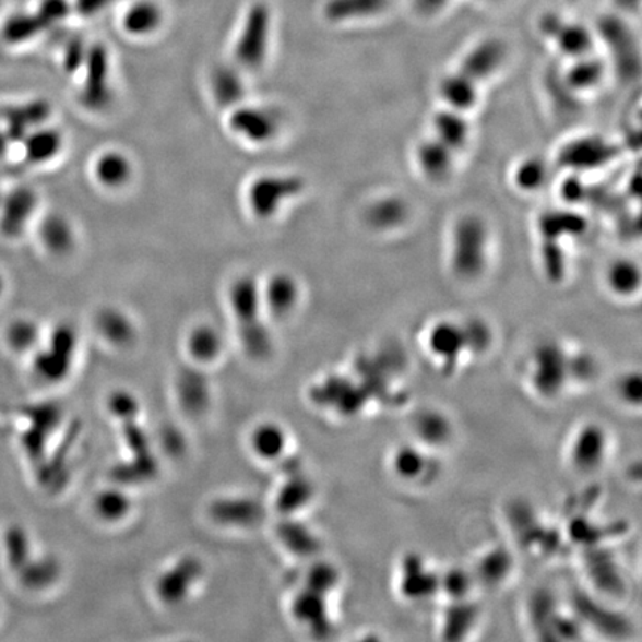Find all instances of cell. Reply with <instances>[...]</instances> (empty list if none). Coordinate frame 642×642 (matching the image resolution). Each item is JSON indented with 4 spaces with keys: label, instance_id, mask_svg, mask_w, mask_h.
<instances>
[{
    "label": "cell",
    "instance_id": "obj_13",
    "mask_svg": "<svg viewBox=\"0 0 642 642\" xmlns=\"http://www.w3.org/2000/svg\"><path fill=\"white\" fill-rule=\"evenodd\" d=\"M506 54L508 51L501 40L494 38L482 40L466 52L459 70L482 86L485 81L491 80L503 68Z\"/></svg>",
    "mask_w": 642,
    "mask_h": 642
},
{
    "label": "cell",
    "instance_id": "obj_32",
    "mask_svg": "<svg viewBox=\"0 0 642 642\" xmlns=\"http://www.w3.org/2000/svg\"><path fill=\"white\" fill-rule=\"evenodd\" d=\"M605 64L599 59L588 56L573 60V66L567 73V84L579 92H591L603 82Z\"/></svg>",
    "mask_w": 642,
    "mask_h": 642
},
{
    "label": "cell",
    "instance_id": "obj_43",
    "mask_svg": "<svg viewBox=\"0 0 642 642\" xmlns=\"http://www.w3.org/2000/svg\"><path fill=\"white\" fill-rule=\"evenodd\" d=\"M110 0H78V10L82 15H94L109 5Z\"/></svg>",
    "mask_w": 642,
    "mask_h": 642
},
{
    "label": "cell",
    "instance_id": "obj_14",
    "mask_svg": "<svg viewBox=\"0 0 642 642\" xmlns=\"http://www.w3.org/2000/svg\"><path fill=\"white\" fill-rule=\"evenodd\" d=\"M456 152L435 135L418 143L415 160L419 173L430 182L442 183L450 179L455 168Z\"/></svg>",
    "mask_w": 642,
    "mask_h": 642
},
{
    "label": "cell",
    "instance_id": "obj_6",
    "mask_svg": "<svg viewBox=\"0 0 642 642\" xmlns=\"http://www.w3.org/2000/svg\"><path fill=\"white\" fill-rule=\"evenodd\" d=\"M271 16L265 5H254L246 16L236 45V59L246 69L261 68L270 45Z\"/></svg>",
    "mask_w": 642,
    "mask_h": 642
},
{
    "label": "cell",
    "instance_id": "obj_35",
    "mask_svg": "<svg viewBox=\"0 0 642 642\" xmlns=\"http://www.w3.org/2000/svg\"><path fill=\"white\" fill-rule=\"evenodd\" d=\"M189 354L195 360L212 361L216 359L222 349V337L219 332L212 326H199L189 333L188 337Z\"/></svg>",
    "mask_w": 642,
    "mask_h": 642
},
{
    "label": "cell",
    "instance_id": "obj_29",
    "mask_svg": "<svg viewBox=\"0 0 642 642\" xmlns=\"http://www.w3.org/2000/svg\"><path fill=\"white\" fill-rule=\"evenodd\" d=\"M39 237L45 249L54 254H59V257L69 253L72 250L73 240H75L72 226L60 214L45 217L40 224Z\"/></svg>",
    "mask_w": 642,
    "mask_h": 642
},
{
    "label": "cell",
    "instance_id": "obj_46",
    "mask_svg": "<svg viewBox=\"0 0 642 642\" xmlns=\"http://www.w3.org/2000/svg\"><path fill=\"white\" fill-rule=\"evenodd\" d=\"M8 146H10V139H8L5 131L2 133V130H0V156L5 154Z\"/></svg>",
    "mask_w": 642,
    "mask_h": 642
},
{
    "label": "cell",
    "instance_id": "obj_36",
    "mask_svg": "<svg viewBox=\"0 0 642 642\" xmlns=\"http://www.w3.org/2000/svg\"><path fill=\"white\" fill-rule=\"evenodd\" d=\"M510 568H512V561H510L508 554L497 549L487 551L484 555V558L480 559L475 571H473V575H475L476 580L480 579L489 584H498L508 578Z\"/></svg>",
    "mask_w": 642,
    "mask_h": 642
},
{
    "label": "cell",
    "instance_id": "obj_48",
    "mask_svg": "<svg viewBox=\"0 0 642 642\" xmlns=\"http://www.w3.org/2000/svg\"><path fill=\"white\" fill-rule=\"evenodd\" d=\"M2 197H3L2 193H0V201H2Z\"/></svg>",
    "mask_w": 642,
    "mask_h": 642
},
{
    "label": "cell",
    "instance_id": "obj_39",
    "mask_svg": "<svg viewBox=\"0 0 642 642\" xmlns=\"http://www.w3.org/2000/svg\"><path fill=\"white\" fill-rule=\"evenodd\" d=\"M36 337H38V329L27 320L15 321V323L11 324L10 331H8L10 344L20 349L32 347Z\"/></svg>",
    "mask_w": 642,
    "mask_h": 642
},
{
    "label": "cell",
    "instance_id": "obj_26",
    "mask_svg": "<svg viewBox=\"0 0 642 642\" xmlns=\"http://www.w3.org/2000/svg\"><path fill=\"white\" fill-rule=\"evenodd\" d=\"M599 35L605 43L610 45L611 52L616 59L631 61L637 56L635 40L632 38V32L627 24L621 22L617 16L607 15L598 24Z\"/></svg>",
    "mask_w": 642,
    "mask_h": 642
},
{
    "label": "cell",
    "instance_id": "obj_3",
    "mask_svg": "<svg viewBox=\"0 0 642 642\" xmlns=\"http://www.w3.org/2000/svg\"><path fill=\"white\" fill-rule=\"evenodd\" d=\"M424 348L440 370L454 372L471 356L463 321H435L427 329Z\"/></svg>",
    "mask_w": 642,
    "mask_h": 642
},
{
    "label": "cell",
    "instance_id": "obj_33",
    "mask_svg": "<svg viewBox=\"0 0 642 642\" xmlns=\"http://www.w3.org/2000/svg\"><path fill=\"white\" fill-rule=\"evenodd\" d=\"M286 431L275 424H263L252 436L254 454L263 460H277L286 451Z\"/></svg>",
    "mask_w": 642,
    "mask_h": 642
},
{
    "label": "cell",
    "instance_id": "obj_10",
    "mask_svg": "<svg viewBox=\"0 0 642 642\" xmlns=\"http://www.w3.org/2000/svg\"><path fill=\"white\" fill-rule=\"evenodd\" d=\"M546 38L557 44L559 51L571 60L588 56L594 48V36L583 24L570 23L555 14H546L540 22Z\"/></svg>",
    "mask_w": 642,
    "mask_h": 642
},
{
    "label": "cell",
    "instance_id": "obj_41",
    "mask_svg": "<svg viewBox=\"0 0 642 642\" xmlns=\"http://www.w3.org/2000/svg\"><path fill=\"white\" fill-rule=\"evenodd\" d=\"M86 52H88V49H85V45H82L81 43H73L70 45L64 56L66 69H68L70 73L76 72L78 69H81L85 63Z\"/></svg>",
    "mask_w": 642,
    "mask_h": 642
},
{
    "label": "cell",
    "instance_id": "obj_23",
    "mask_svg": "<svg viewBox=\"0 0 642 642\" xmlns=\"http://www.w3.org/2000/svg\"><path fill=\"white\" fill-rule=\"evenodd\" d=\"M389 5L390 0H329L324 15L332 23L354 22L381 15Z\"/></svg>",
    "mask_w": 642,
    "mask_h": 642
},
{
    "label": "cell",
    "instance_id": "obj_25",
    "mask_svg": "<svg viewBox=\"0 0 642 642\" xmlns=\"http://www.w3.org/2000/svg\"><path fill=\"white\" fill-rule=\"evenodd\" d=\"M605 283H607L608 290L617 298H632L640 290V268L629 259H617L607 268Z\"/></svg>",
    "mask_w": 642,
    "mask_h": 642
},
{
    "label": "cell",
    "instance_id": "obj_47",
    "mask_svg": "<svg viewBox=\"0 0 642 642\" xmlns=\"http://www.w3.org/2000/svg\"><path fill=\"white\" fill-rule=\"evenodd\" d=\"M3 290H5V280H3V275L0 274V296L3 295Z\"/></svg>",
    "mask_w": 642,
    "mask_h": 642
},
{
    "label": "cell",
    "instance_id": "obj_18",
    "mask_svg": "<svg viewBox=\"0 0 642 642\" xmlns=\"http://www.w3.org/2000/svg\"><path fill=\"white\" fill-rule=\"evenodd\" d=\"M49 115H51V107L45 100H33L11 107L3 114L8 139L23 140L31 131L43 127Z\"/></svg>",
    "mask_w": 642,
    "mask_h": 642
},
{
    "label": "cell",
    "instance_id": "obj_5",
    "mask_svg": "<svg viewBox=\"0 0 642 642\" xmlns=\"http://www.w3.org/2000/svg\"><path fill=\"white\" fill-rule=\"evenodd\" d=\"M306 183L298 176L268 175L259 177L249 188L250 210L258 219L274 217L286 201L302 193Z\"/></svg>",
    "mask_w": 642,
    "mask_h": 642
},
{
    "label": "cell",
    "instance_id": "obj_9",
    "mask_svg": "<svg viewBox=\"0 0 642 642\" xmlns=\"http://www.w3.org/2000/svg\"><path fill=\"white\" fill-rule=\"evenodd\" d=\"M397 591L409 601L431 598L440 594V573L419 555H407L399 567Z\"/></svg>",
    "mask_w": 642,
    "mask_h": 642
},
{
    "label": "cell",
    "instance_id": "obj_31",
    "mask_svg": "<svg viewBox=\"0 0 642 642\" xmlns=\"http://www.w3.org/2000/svg\"><path fill=\"white\" fill-rule=\"evenodd\" d=\"M324 594L312 591L308 587L306 592H302L295 601V616L296 619L308 625V627L314 629L323 628L328 625L329 611L328 601Z\"/></svg>",
    "mask_w": 642,
    "mask_h": 642
},
{
    "label": "cell",
    "instance_id": "obj_40",
    "mask_svg": "<svg viewBox=\"0 0 642 642\" xmlns=\"http://www.w3.org/2000/svg\"><path fill=\"white\" fill-rule=\"evenodd\" d=\"M38 31V23L32 22V20L28 19H22L20 22H15L10 26L8 36H10L11 40H16V43H19V40H27L28 38H32V36L36 35Z\"/></svg>",
    "mask_w": 642,
    "mask_h": 642
},
{
    "label": "cell",
    "instance_id": "obj_16",
    "mask_svg": "<svg viewBox=\"0 0 642 642\" xmlns=\"http://www.w3.org/2000/svg\"><path fill=\"white\" fill-rule=\"evenodd\" d=\"M413 431L415 442L435 454L451 443L454 424L442 411L428 407L414 418Z\"/></svg>",
    "mask_w": 642,
    "mask_h": 642
},
{
    "label": "cell",
    "instance_id": "obj_2",
    "mask_svg": "<svg viewBox=\"0 0 642 642\" xmlns=\"http://www.w3.org/2000/svg\"><path fill=\"white\" fill-rule=\"evenodd\" d=\"M570 353L561 344L547 341L531 352L525 380L542 401H557L571 387Z\"/></svg>",
    "mask_w": 642,
    "mask_h": 642
},
{
    "label": "cell",
    "instance_id": "obj_42",
    "mask_svg": "<svg viewBox=\"0 0 642 642\" xmlns=\"http://www.w3.org/2000/svg\"><path fill=\"white\" fill-rule=\"evenodd\" d=\"M69 8L66 5L64 0H49L47 7H45V15L48 20H63L69 14Z\"/></svg>",
    "mask_w": 642,
    "mask_h": 642
},
{
    "label": "cell",
    "instance_id": "obj_27",
    "mask_svg": "<svg viewBox=\"0 0 642 642\" xmlns=\"http://www.w3.org/2000/svg\"><path fill=\"white\" fill-rule=\"evenodd\" d=\"M214 100L221 106L236 107L245 97V84L240 73L228 66L214 69L210 80Z\"/></svg>",
    "mask_w": 642,
    "mask_h": 642
},
{
    "label": "cell",
    "instance_id": "obj_38",
    "mask_svg": "<svg viewBox=\"0 0 642 642\" xmlns=\"http://www.w3.org/2000/svg\"><path fill=\"white\" fill-rule=\"evenodd\" d=\"M641 377L638 372H628L617 382V394L621 402L629 406H640L641 402Z\"/></svg>",
    "mask_w": 642,
    "mask_h": 642
},
{
    "label": "cell",
    "instance_id": "obj_21",
    "mask_svg": "<svg viewBox=\"0 0 642 642\" xmlns=\"http://www.w3.org/2000/svg\"><path fill=\"white\" fill-rule=\"evenodd\" d=\"M366 222L378 233L402 228L409 216V207L401 197L385 195L372 201L366 210Z\"/></svg>",
    "mask_w": 642,
    "mask_h": 642
},
{
    "label": "cell",
    "instance_id": "obj_15",
    "mask_svg": "<svg viewBox=\"0 0 642 642\" xmlns=\"http://www.w3.org/2000/svg\"><path fill=\"white\" fill-rule=\"evenodd\" d=\"M234 133L252 143H266L277 134L278 122L274 115L254 106H236L229 117Z\"/></svg>",
    "mask_w": 642,
    "mask_h": 642
},
{
    "label": "cell",
    "instance_id": "obj_4",
    "mask_svg": "<svg viewBox=\"0 0 642 642\" xmlns=\"http://www.w3.org/2000/svg\"><path fill=\"white\" fill-rule=\"evenodd\" d=\"M611 439L599 423H584L575 428L568 440L567 455L570 466L582 475L599 472L610 455Z\"/></svg>",
    "mask_w": 642,
    "mask_h": 642
},
{
    "label": "cell",
    "instance_id": "obj_22",
    "mask_svg": "<svg viewBox=\"0 0 642 642\" xmlns=\"http://www.w3.org/2000/svg\"><path fill=\"white\" fill-rule=\"evenodd\" d=\"M262 306L275 317L289 314L299 299L298 283L287 274H275L268 280L265 289H261Z\"/></svg>",
    "mask_w": 642,
    "mask_h": 642
},
{
    "label": "cell",
    "instance_id": "obj_30",
    "mask_svg": "<svg viewBox=\"0 0 642 642\" xmlns=\"http://www.w3.org/2000/svg\"><path fill=\"white\" fill-rule=\"evenodd\" d=\"M94 171H96L97 180L103 187L115 189L130 182L133 167H131L130 159L121 152L110 151L96 160Z\"/></svg>",
    "mask_w": 642,
    "mask_h": 642
},
{
    "label": "cell",
    "instance_id": "obj_11",
    "mask_svg": "<svg viewBox=\"0 0 642 642\" xmlns=\"http://www.w3.org/2000/svg\"><path fill=\"white\" fill-rule=\"evenodd\" d=\"M433 452L421 444L407 442L399 444L390 455V471L397 480L407 485H418L433 475Z\"/></svg>",
    "mask_w": 642,
    "mask_h": 642
},
{
    "label": "cell",
    "instance_id": "obj_44",
    "mask_svg": "<svg viewBox=\"0 0 642 642\" xmlns=\"http://www.w3.org/2000/svg\"><path fill=\"white\" fill-rule=\"evenodd\" d=\"M418 8L426 12H436L442 10L447 0H418Z\"/></svg>",
    "mask_w": 642,
    "mask_h": 642
},
{
    "label": "cell",
    "instance_id": "obj_17",
    "mask_svg": "<svg viewBox=\"0 0 642 642\" xmlns=\"http://www.w3.org/2000/svg\"><path fill=\"white\" fill-rule=\"evenodd\" d=\"M439 97L443 107L467 115L479 103L480 85L456 69L440 80Z\"/></svg>",
    "mask_w": 642,
    "mask_h": 642
},
{
    "label": "cell",
    "instance_id": "obj_12",
    "mask_svg": "<svg viewBox=\"0 0 642 642\" xmlns=\"http://www.w3.org/2000/svg\"><path fill=\"white\" fill-rule=\"evenodd\" d=\"M38 207V195L31 188H15L0 201V233L7 238L22 236Z\"/></svg>",
    "mask_w": 642,
    "mask_h": 642
},
{
    "label": "cell",
    "instance_id": "obj_24",
    "mask_svg": "<svg viewBox=\"0 0 642 642\" xmlns=\"http://www.w3.org/2000/svg\"><path fill=\"white\" fill-rule=\"evenodd\" d=\"M61 147H63V135L60 131L45 129L44 126L31 131L23 139L24 156L33 164L49 163L60 154Z\"/></svg>",
    "mask_w": 642,
    "mask_h": 642
},
{
    "label": "cell",
    "instance_id": "obj_28",
    "mask_svg": "<svg viewBox=\"0 0 642 642\" xmlns=\"http://www.w3.org/2000/svg\"><path fill=\"white\" fill-rule=\"evenodd\" d=\"M163 23V11L151 0H140L129 8L122 20V26L130 35L147 36L158 31Z\"/></svg>",
    "mask_w": 642,
    "mask_h": 642
},
{
    "label": "cell",
    "instance_id": "obj_34",
    "mask_svg": "<svg viewBox=\"0 0 642 642\" xmlns=\"http://www.w3.org/2000/svg\"><path fill=\"white\" fill-rule=\"evenodd\" d=\"M97 328L109 343L117 345L130 344L134 336L133 324L129 317L112 308L97 316Z\"/></svg>",
    "mask_w": 642,
    "mask_h": 642
},
{
    "label": "cell",
    "instance_id": "obj_8",
    "mask_svg": "<svg viewBox=\"0 0 642 642\" xmlns=\"http://www.w3.org/2000/svg\"><path fill=\"white\" fill-rule=\"evenodd\" d=\"M85 80L81 90V102L86 109L103 110L112 100V90L109 82V56L105 47L94 45L86 52L84 66Z\"/></svg>",
    "mask_w": 642,
    "mask_h": 642
},
{
    "label": "cell",
    "instance_id": "obj_7",
    "mask_svg": "<svg viewBox=\"0 0 642 642\" xmlns=\"http://www.w3.org/2000/svg\"><path fill=\"white\" fill-rule=\"evenodd\" d=\"M619 154V150L608 140L598 135H584L571 140L559 151L558 159L561 166L573 171H591L610 164Z\"/></svg>",
    "mask_w": 642,
    "mask_h": 642
},
{
    "label": "cell",
    "instance_id": "obj_1",
    "mask_svg": "<svg viewBox=\"0 0 642 642\" xmlns=\"http://www.w3.org/2000/svg\"><path fill=\"white\" fill-rule=\"evenodd\" d=\"M491 233L477 214H464L451 233L450 265L452 274L463 282H475L488 270Z\"/></svg>",
    "mask_w": 642,
    "mask_h": 642
},
{
    "label": "cell",
    "instance_id": "obj_19",
    "mask_svg": "<svg viewBox=\"0 0 642 642\" xmlns=\"http://www.w3.org/2000/svg\"><path fill=\"white\" fill-rule=\"evenodd\" d=\"M229 304L240 326L261 321L259 312L263 307L262 294L257 280L253 277L237 278L229 289Z\"/></svg>",
    "mask_w": 642,
    "mask_h": 642
},
{
    "label": "cell",
    "instance_id": "obj_20",
    "mask_svg": "<svg viewBox=\"0 0 642 642\" xmlns=\"http://www.w3.org/2000/svg\"><path fill=\"white\" fill-rule=\"evenodd\" d=\"M433 135L450 146L456 154L468 145L472 138L471 122L467 115L442 107L433 117Z\"/></svg>",
    "mask_w": 642,
    "mask_h": 642
},
{
    "label": "cell",
    "instance_id": "obj_37",
    "mask_svg": "<svg viewBox=\"0 0 642 642\" xmlns=\"http://www.w3.org/2000/svg\"><path fill=\"white\" fill-rule=\"evenodd\" d=\"M513 177L522 192H537L547 180L546 164L538 158L524 159L514 170Z\"/></svg>",
    "mask_w": 642,
    "mask_h": 642
},
{
    "label": "cell",
    "instance_id": "obj_45",
    "mask_svg": "<svg viewBox=\"0 0 642 642\" xmlns=\"http://www.w3.org/2000/svg\"><path fill=\"white\" fill-rule=\"evenodd\" d=\"M617 7L621 10H637L640 7V0H616Z\"/></svg>",
    "mask_w": 642,
    "mask_h": 642
}]
</instances>
